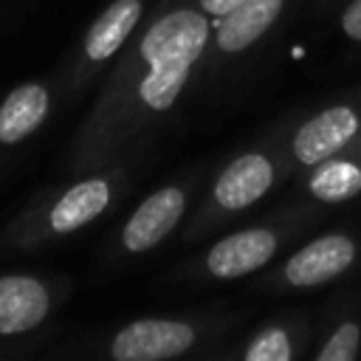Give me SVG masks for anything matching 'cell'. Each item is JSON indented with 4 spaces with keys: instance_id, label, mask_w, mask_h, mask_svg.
<instances>
[{
    "instance_id": "6da1fadb",
    "label": "cell",
    "mask_w": 361,
    "mask_h": 361,
    "mask_svg": "<svg viewBox=\"0 0 361 361\" xmlns=\"http://www.w3.org/2000/svg\"><path fill=\"white\" fill-rule=\"evenodd\" d=\"M209 42V20L200 11L178 8L161 17L141 39V59L149 68H192Z\"/></svg>"
},
{
    "instance_id": "7a4b0ae2",
    "label": "cell",
    "mask_w": 361,
    "mask_h": 361,
    "mask_svg": "<svg viewBox=\"0 0 361 361\" xmlns=\"http://www.w3.org/2000/svg\"><path fill=\"white\" fill-rule=\"evenodd\" d=\"M192 344L195 330L186 322L141 319L116 333L110 353L116 361H161L186 353Z\"/></svg>"
},
{
    "instance_id": "3957f363",
    "label": "cell",
    "mask_w": 361,
    "mask_h": 361,
    "mask_svg": "<svg viewBox=\"0 0 361 361\" xmlns=\"http://www.w3.org/2000/svg\"><path fill=\"white\" fill-rule=\"evenodd\" d=\"M186 209V195L178 186H164L158 192H152L127 220L124 226V248L133 254L149 251L152 245H158L180 220Z\"/></svg>"
},
{
    "instance_id": "277c9868",
    "label": "cell",
    "mask_w": 361,
    "mask_h": 361,
    "mask_svg": "<svg viewBox=\"0 0 361 361\" xmlns=\"http://www.w3.org/2000/svg\"><path fill=\"white\" fill-rule=\"evenodd\" d=\"M355 259V243L344 234H324L305 248H299L285 262V279L296 288L322 285L338 274H344Z\"/></svg>"
},
{
    "instance_id": "5b68a950",
    "label": "cell",
    "mask_w": 361,
    "mask_h": 361,
    "mask_svg": "<svg viewBox=\"0 0 361 361\" xmlns=\"http://www.w3.org/2000/svg\"><path fill=\"white\" fill-rule=\"evenodd\" d=\"M358 133V113L353 107H327L305 121L293 138V155L302 164H322L333 158Z\"/></svg>"
},
{
    "instance_id": "8992f818",
    "label": "cell",
    "mask_w": 361,
    "mask_h": 361,
    "mask_svg": "<svg viewBox=\"0 0 361 361\" xmlns=\"http://www.w3.org/2000/svg\"><path fill=\"white\" fill-rule=\"evenodd\" d=\"M276 251V234L268 228H245L214 243L206 268L217 279H237L265 265Z\"/></svg>"
},
{
    "instance_id": "52a82bcc",
    "label": "cell",
    "mask_w": 361,
    "mask_h": 361,
    "mask_svg": "<svg viewBox=\"0 0 361 361\" xmlns=\"http://www.w3.org/2000/svg\"><path fill=\"white\" fill-rule=\"evenodd\" d=\"M48 290L34 276H0V336L34 330L48 316Z\"/></svg>"
},
{
    "instance_id": "ba28073f",
    "label": "cell",
    "mask_w": 361,
    "mask_h": 361,
    "mask_svg": "<svg viewBox=\"0 0 361 361\" xmlns=\"http://www.w3.org/2000/svg\"><path fill=\"white\" fill-rule=\"evenodd\" d=\"M274 183V166L265 155L248 152L234 158L214 183V200L223 209H245L257 203Z\"/></svg>"
},
{
    "instance_id": "9c48e42d",
    "label": "cell",
    "mask_w": 361,
    "mask_h": 361,
    "mask_svg": "<svg viewBox=\"0 0 361 361\" xmlns=\"http://www.w3.org/2000/svg\"><path fill=\"white\" fill-rule=\"evenodd\" d=\"M282 3L285 0H243L228 14H223V23L217 25L220 51L234 54L257 42L279 17Z\"/></svg>"
},
{
    "instance_id": "30bf717a",
    "label": "cell",
    "mask_w": 361,
    "mask_h": 361,
    "mask_svg": "<svg viewBox=\"0 0 361 361\" xmlns=\"http://www.w3.org/2000/svg\"><path fill=\"white\" fill-rule=\"evenodd\" d=\"M110 203V186L104 178H90V180H82L76 186H71L51 209V228L59 231V234H68V231H76L82 228L85 223H90L93 217H99Z\"/></svg>"
},
{
    "instance_id": "8fae6325",
    "label": "cell",
    "mask_w": 361,
    "mask_h": 361,
    "mask_svg": "<svg viewBox=\"0 0 361 361\" xmlns=\"http://www.w3.org/2000/svg\"><path fill=\"white\" fill-rule=\"evenodd\" d=\"M48 113V90L42 85H20L0 104V144H17L31 135Z\"/></svg>"
},
{
    "instance_id": "7c38bea8",
    "label": "cell",
    "mask_w": 361,
    "mask_h": 361,
    "mask_svg": "<svg viewBox=\"0 0 361 361\" xmlns=\"http://www.w3.org/2000/svg\"><path fill=\"white\" fill-rule=\"evenodd\" d=\"M138 17H141V0H116L113 6H107L85 37L87 59H93V62L110 59L124 45V39L135 28Z\"/></svg>"
},
{
    "instance_id": "4fadbf2b",
    "label": "cell",
    "mask_w": 361,
    "mask_h": 361,
    "mask_svg": "<svg viewBox=\"0 0 361 361\" xmlns=\"http://www.w3.org/2000/svg\"><path fill=\"white\" fill-rule=\"evenodd\" d=\"M310 192L324 203L350 200L361 192V166L350 161H327L310 178Z\"/></svg>"
},
{
    "instance_id": "5bb4252c",
    "label": "cell",
    "mask_w": 361,
    "mask_h": 361,
    "mask_svg": "<svg viewBox=\"0 0 361 361\" xmlns=\"http://www.w3.org/2000/svg\"><path fill=\"white\" fill-rule=\"evenodd\" d=\"M192 68H149V73L138 85V96L152 110H166L180 96Z\"/></svg>"
},
{
    "instance_id": "9a60e30c",
    "label": "cell",
    "mask_w": 361,
    "mask_h": 361,
    "mask_svg": "<svg viewBox=\"0 0 361 361\" xmlns=\"http://www.w3.org/2000/svg\"><path fill=\"white\" fill-rule=\"evenodd\" d=\"M288 358H290V341L279 327L262 330L245 350V361H288Z\"/></svg>"
},
{
    "instance_id": "2e32d148",
    "label": "cell",
    "mask_w": 361,
    "mask_h": 361,
    "mask_svg": "<svg viewBox=\"0 0 361 361\" xmlns=\"http://www.w3.org/2000/svg\"><path fill=\"white\" fill-rule=\"evenodd\" d=\"M358 344H361V330L353 322H344L330 338L327 344L316 353L319 361H353L358 355Z\"/></svg>"
},
{
    "instance_id": "e0dca14e",
    "label": "cell",
    "mask_w": 361,
    "mask_h": 361,
    "mask_svg": "<svg viewBox=\"0 0 361 361\" xmlns=\"http://www.w3.org/2000/svg\"><path fill=\"white\" fill-rule=\"evenodd\" d=\"M341 31L350 39H358L361 42V0H353L347 6V11L341 14Z\"/></svg>"
},
{
    "instance_id": "ac0fdd59",
    "label": "cell",
    "mask_w": 361,
    "mask_h": 361,
    "mask_svg": "<svg viewBox=\"0 0 361 361\" xmlns=\"http://www.w3.org/2000/svg\"><path fill=\"white\" fill-rule=\"evenodd\" d=\"M243 0H200V6H203V11H209V14H217V17H223V14H228L234 6H240Z\"/></svg>"
}]
</instances>
